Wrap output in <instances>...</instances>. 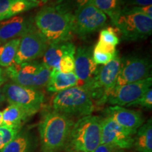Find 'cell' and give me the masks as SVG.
<instances>
[{
    "label": "cell",
    "instance_id": "1",
    "mask_svg": "<svg viewBox=\"0 0 152 152\" xmlns=\"http://www.w3.org/2000/svg\"><path fill=\"white\" fill-rule=\"evenodd\" d=\"M73 17V13L54 3L42 7L33 19L38 31L52 44L71 41Z\"/></svg>",
    "mask_w": 152,
    "mask_h": 152
},
{
    "label": "cell",
    "instance_id": "2",
    "mask_svg": "<svg viewBox=\"0 0 152 152\" xmlns=\"http://www.w3.org/2000/svg\"><path fill=\"white\" fill-rule=\"evenodd\" d=\"M74 123L72 118L53 109L44 112L38 125L41 152H59L64 149Z\"/></svg>",
    "mask_w": 152,
    "mask_h": 152
},
{
    "label": "cell",
    "instance_id": "3",
    "mask_svg": "<svg viewBox=\"0 0 152 152\" xmlns=\"http://www.w3.org/2000/svg\"><path fill=\"white\" fill-rule=\"evenodd\" d=\"M102 119L89 115L77 120L72 127L64 150L67 152H93L101 144Z\"/></svg>",
    "mask_w": 152,
    "mask_h": 152
},
{
    "label": "cell",
    "instance_id": "4",
    "mask_svg": "<svg viewBox=\"0 0 152 152\" xmlns=\"http://www.w3.org/2000/svg\"><path fill=\"white\" fill-rule=\"evenodd\" d=\"M94 107L90 92L83 86L57 92L52 100L53 110L71 118L92 115Z\"/></svg>",
    "mask_w": 152,
    "mask_h": 152
},
{
    "label": "cell",
    "instance_id": "5",
    "mask_svg": "<svg viewBox=\"0 0 152 152\" xmlns=\"http://www.w3.org/2000/svg\"><path fill=\"white\" fill-rule=\"evenodd\" d=\"M50 69L40 61L14 64L4 70L7 78L13 83L30 88L42 90L46 87L50 75Z\"/></svg>",
    "mask_w": 152,
    "mask_h": 152
},
{
    "label": "cell",
    "instance_id": "6",
    "mask_svg": "<svg viewBox=\"0 0 152 152\" xmlns=\"http://www.w3.org/2000/svg\"><path fill=\"white\" fill-rule=\"evenodd\" d=\"M121 66V58L117 55L106 65L99 66L92 81L85 87L89 91L94 103L103 105L110 92L115 87Z\"/></svg>",
    "mask_w": 152,
    "mask_h": 152
},
{
    "label": "cell",
    "instance_id": "7",
    "mask_svg": "<svg viewBox=\"0 0 152 152\" xmlns=\"http://www.w3.org/2000/svg\"><path fill=\"white\" fill-rule=\"evenodd\" d=\"M115 27L124 40H141L151 35L152 18L123 7Z\"/></svg>",
    "mask_w": 152,
    "mask_h": 152
},
{
    "label": "cell",
    "instance_id": "8",
    "mask_svg": "<svg viewBox=\"0 0 152 152\" xmlns=\"http://www.w3.org/2000/svg\"><path fill=\"white\" fill-rule=\"evenodd\" d=\"M1 90L9 104L20 106L33 115L41 109L45 102V94L42 90L24 87L13 82L5 83Z\"/></svg>",
    "mask_w": 152,
    "mask_h": 152
},
{
    "label": "cell",
    "instance_id": "9",
    "mask_svg": "<svg viewBox=\"0 0 152 152\" xmlns=\"http://www.w3.org/2000/svg\"><path fill=\"white\" fill-rule=\"evenodd\" d=\"M107 16L93 4L92 0L74 14L73 34L85 38L106 26Z\"/></svg>",
    "mask_w": 152,
    "mask_h": 152
},
{
    "label": "cell",
    "instance_id": "10",
    "mask_svg": "<svg viewBox=\"0 0 152 152\" xmlns=\"http://www.w3.org/2000/svg\"><path fill=\"white\" fill-rule=\"evenodd\" d=\"M50 45L48 40L35 27L20 37L15 64L37 60L44 56Z\"/></svg>",
    "mask_w": 152,
    "mask_h": 152
},
{
    "label": "cell",
    "instance_id": "11",
    "mask_svg": "<svg viewBox=\"0 0 152 152\" xmlns=\"http://www.w3.org/2000/svg\"><path fill=\"white\" fill-rule=\"evenodd\" d=\"M151 61L146 57L125 56L121 58V66L115 87L135 83L151 77Z\"/></svg>",
    "mask_w": 152,
    "mask_h": 152
},
{
    "label": "cell",
    "instance_id": "12",
    "mask_svg": "<svg viewBox=\"0 0 152 152\" xmlns=\"http://www.w3.org/2000/svg\"><path fill=\"white\" fill-rule=\"evenodd\" d=\"M151 77L128 83L118 87H115L108 95L106 103L113 106H127L138 99L144 93L151 88Z\"/></svg>",
    "mask_w": 152,
    "mask_h": 152
},
{
    "label": "cell",
    "instance_id": "13",
    "mask_svg": "<svg viewBox=\"0 0 152 152\" xmlns=\"http://www.w3.org/2000/svg\"><path fill=\"white\" fill-rule=\"evenodd\" d=\"M133 136L111 118L106 116L102 119L101 144L120 149H128L133 147Z\"/></svg>",
    "mask_w": 152,
    "mask_h": 152
},
{
    "label": "cell",
    "instance_id": "14",
    "mask_svg": "<svg viewBox=\"0 0 152 152\" xmlns=\"http://www.w3.org/2000/svg\"><path fill=\"white\" fill-rule=\"evenodd\" d=\"M92 54L91 46H80L76 49L74 73L78 78V86L88 85L96 75L99 66L93 60Z\"/></svg>",
    "mask_w": 152,
    "mask_h": 152
},
{
    "label": "cell",
    "instance_id": "15",
    "mask_svg": "<svg viewBox=\"0 0 152 152\" xmlns=\"http://www.w3.org/2000/svg\"><path fill=\"white\" fill-rule=\"evenodd\" d=\"M104 113L106 116L113 119L132 135H134L137 130L144 123V118L141 112L128 109L123 106H109L104 110Z\"/></svg>",
    "mask_w": 152,
    "mask_h": 152
},
{
    "label": "cell",
    "instance_id": "16",
    "mask_svg": "<svg viewBox=\"0 0 152 152\" xmlns=\"http://www.w3.org/2000/svg\"><path fill=\"white\" fill-rule=\"evenodd\" d=\"M35 26L33 17L20 15L1 21L0 42L5 43L11 39L20 38Z\"/></svg>",
    "mask_w": 152,
    "mask_h": 152
},
{
    "label": "cell",
    "instance_id": "17",
    "mask_svg": "<svg viewBox=\"0 0 152 152\" xmlns=\"http://www.w3.org/2000/svg\"><path fill=\"white\" fill-rule=\"evenodd\" d=\"M75 45L71 41L50 44L44 54L42 61L50 71L58 69L59 62L63 57L69 53L75 52Z\"/></svg>",
    "mask_w": 152,
    "mask_h": 152
},
{
    "label": "cell",
    "instance_id": "18",
    "mask_svg": "<svg viewBox=\"0 0 152 152\" xmlns=\"http://www.w3.org/2000/svg\"><path fill=\"white\" fill-rule=\"evenodd\" d=\"M78 78L74 72L64 73L58 69H52L50 72L46 88L49 92L57 93L71 87L78 86Z\"/></svg>",
    "mask_w": 152,
    "mask_h": 152
},
{
    "label": "cell",
    "instance_id": "19",
    "mask_svg": "<svg viewBox=\"0 0 152 152\" xmlns=\"http://www.w3.org/2000/svg\"><path fill=\"white\" fill-rule=\"evenodd\" d=\"M38 7L27 0H0V22Z\"/></svg>",
    "mask_w": 152,
    "mask_h": 152
},
{
    "label": "cell",
    "instance_id": "20",
    "mask_svg": "<svg viewBox=\"0 0 152 152\" xmlns=\"http://www.w3.org/2000/svg\"><path fill=\"white\" fill-rule=\"evenodd\" d=\"M31 113L20 106L9 104L2 111V125L10 128L21 129L30 117Z\"/></svg>",
    "mask_w": 152,
    "mask_h": 152
},
{
    "label": "cell",
    "instance_id": "21",
    "mask_svg": "<svg viewBox=\"0 0 152 152\" xmlns=\"http://www.w3.org/2000/svg\"><path fill=\"white\" fill-rule=\"evenodd\" d=\"M134 137L133 147L138 152H152V122L151 119L140 127Z\"/></svg>",
    "mask_w": 152,
    "mask_h": 152
},
{
    "label": "cell",
    "instance_id": "22",
    "mask_svg": "<svg viewBox=\"0 0 152 152\" xmlns=\"http://www.w3.org/2000/svg\"><path fill=\"white\" fill-rule=\"evenodd\" d=\"M34 145V140L29 133L20 131L0 152H32Z\"/></svg>",
    "mask_w": 152,
    "mask_h": 152
},
{
    "label": "cell",
    "instance_id": "23",
    "mask_svg": "<svg viewBox=\"0 0 152 152\" xmlns=\"http://www.w3.org/2000/svg\"><path fill=\"white\" fill-rule=\"evenodd\" d=\"M20 38L11 39L0 45V67L8 68L15 64Z\"/></svg>",
    "mask_w": 152,
    "mask_h": 152
},
{
    "label": "cell",
    "instance_id": "24",
    "mask_svg": "<svg viewBox=\"0 0 152 152\" xmlns=\"http://www.w3.org/2000/svg\"><path fill=\"white\" fill-rule=\"evenodd\" d=\"M92 3L104 14L109 16L111 23L115 26L122 11L121 0H92Z\"/></svg>",
    "mask_w": 152,
    "mask_h": 152
},
{
    "label": "cell",
    "instance_id": "25",
    "mask_svg": "<svg viewBox=\"0 0 152 152\" xmlns=\"http://www.w3.org/2000/svg\"><path fill=\"white\" fill-rule=\"evenodd\" d=\"M118 30L113 27L104 28L99 33V41L102 42L116 47L120 42V39L117 33Z\"/></svg>",
    "mask_w": 152,
    "mask_h": 152
},
{
    "label": "cell",
    "instance_id": "26",
    "mask_svg": "<svg viewBox=\"0 0 152 152\" xmlns=\"http://www.w3.org/2000/svg\"><path fill=\"white\" fill-rule=\"evenodd\" d=\"M21 129L10 128L1 125L0 126V150H1L9 142L20 132Z\"/></svg>",
    "mask_w": 152,
    "mask_h": 152
},
{
    "label": "cell",
    "instance_id": "27",
    "mask_svg": "<svg viewBox=\"0 0 152 152\" xmlns=\"http://www.w3.org/2000/svg\"><path fill=\"white\" fill-rule=\"evenodd\" d=\"M90 1L91 0H56L55 4L71 11L74 14Z\"/></svg>",
    "mask_w": 152,
    "mask_h": 152
},
{
    "label": "cell",
    "instance_id": "28",
    "mask_svg": "<svg viewBox=\"0 0 152 152\" xmlns=\"http://www.w3.org/2000/svg\"><path fill=\"white\" fill-rule=\"evenodd\" d=\"M75 52L69 53L65 55L61 59L58 65V70L64 73L74 72L75 69Z\"/></svg>",
    "mask_w": 152,
    "mask_h": 152
},
{
    "label": "cell",
    "instance_id": "29",
    "mask_svg": "<svg viewBox=\"0 0 152 152\" xmlns=\"http://www.w3.org/2000/svg\"><path fill=\"white\" fill-rule=\"evenodd\" d=\"M141 106L147 109H151L152 107V89L150 88L138 99L129 104L127 106Z\"/></svg>",
    "mask_w": 152,
    "mask_h": 152
},
{
    "label": "cell",
    "instance_id": "30",
    "mask_svg": "<svg viewBox=\"0 0 152 152\" xmlns=\"http://www.w3.org/2000/svg\"><path fill=\"white\" fill-rule=\"evenodd\" d=\"M118 54V52L115 54H106V53H101L98 52H95L93 50V60L95 64L98 66L106 65L108 63L113 60L117 55Z\"/></svg>",
    "mask_w": 152,
    "mask_h": 152
},
{
    "label": "cell",
    "instance_id": "31",
    "mask_svg": "<svg viewBox=\"0 0 152 152\" xmlns=\"http://www.w3.org/2000/svg\"><path fill=\"white\" fill-rule=\"evenodd\" d=\"M93 50L95 51V52L106 53V54H115V53L117 52L116 47L104 43L99 40L96 44V45L93 48Z\"/></svg>",
    "mask_w": 152,
    "mask_h": 152
},
{
    "label": "cell",
    "instance_id": "32",
    "mask_svg": "<svg viewBox=\"0 0 152 152\" xmlns=\"http://www.w3.org/2000/svg\"><path fill=\"white\" fill-rule=\"evenodd\" d=\"M121 2L123 7H143V6L152 5V0H121Z\"/></svg>",
    "mask_w": 152,
    "mask_h": 152
},
{
    "label": "cell",
    "instance_id": "33",
    "mask_svg": "<svg viewBox=\"0 0 152 152\" xmlns=\"http://www.w3.org/2000/svg\"><path fill=\"white\" fill-rule=\"evenodd\" d=\"M127 8L152 18V5L143 6V7H127Z\"/></svg>",
    "mask_w": 152,
    "mask_h": 152
},
{
    "label": "cell",
    "instance_id": "34",
    "mask_svg": "<svg viewBox=\"0 0 152 152\" xmlns=\"http://www.w3.org/2000/svg\"><path fill=\"white\" fill-rule=\"evenodd\" d=\"M93 152H125L124 150L117 149V148L106 145V144H100Z\"/></svg>",
    "mask_w": 152,
    "mask_h": 152
},
{
    "label": "cell",
    "instance_id": "35",
    "mask_svg": "<svg viewBox=\"0 0 152 152\" xmlns=\"http://www.w3.org/2000/svg\"><path fill=\"white\" fill-rule=\"evenodd\" d=\"M7 80V77L5 75L4 71L0 67V87H1L3 85H4Z\"/></svg>",
    "mask_w": 152,
    "mask_h": 152
},
{
    "label": "cell",
    "instance_id": "36",
    "mask_svg": "<svg viewBox=\"0 0 152 152\" xmlns=\"http://www.w3.org/2000/svg\"><path fill=\"white\" fill-rule=\"evenodd\" d=\"M27 1H31V2L37 4L38 6H40L42 4H45L49 2V1H51L52 0H27Z\"/></svg>",
    "mask_w": 152,
    "mask_h": 152
},
{
    "label": "cell",
    "instance_id": "37",
    "mask_svg": "<svg viewBox=\"0 0 152 152\" xmlns=\"http://www.w3.org/2000/svg\"><path fill=\"white\" fill-rule=\"evenodd\" d=\"M4 101H6V99H5V96L3 94V92L2 90L0 89V104H2Z\"/></svg>",
    "mask_w": 152,
    "mask_h": 152
},
{
    "label": "cell",
    "instance_id": "38",
    "mask_svg": "<svg viewBox=\"0 0 152 152\" xmlns=\"http://www.w3.org/2000/svg\"><path fill=\"white\" fill-rule=\"evenodd\" d=\"M2 125V112L0 111V126Z\"/></svg>",
    "mask_w": 152,
    "mask_h": 152
},
{
    "label": "cell",
    "instance_id": "39",
    "mask_svg": "<svg viewBox=\"0 0 152 152\" xmlns=\"http://www.w3.org/2000/svg\"><path fill=\"white\" fill-rule=\"evenodd\" d=\"M0 45H1V42H0Z\"/></svg>",
    "mask_w": 152,
    "mask_h": 152
}]
</instances>
